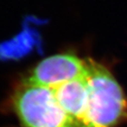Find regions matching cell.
<instances>
[{
    "instance_id": "6da1fadb",
    "label": "cell",
    "mask_w": 127,
    "mask_h": 127,
    "mask_svg": "<svg viewBox=\"0 0 127 127\" xmlns=\"http://www.w3.org/2000/svg\"><path fill=\"white\" fill-rule=\"evenodd\" d=\"M87 66V58L70 53L58 54L41 61L28 78L31 83L51 87L81 75Z\"/></svg>"
}]
</instances>
